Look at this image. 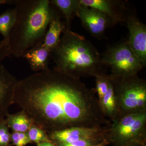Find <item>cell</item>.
<instances>
[{"mask_svg": "<svg viewBox=\"0 0 146 146\" xmlns=\"http://www.w3.org/2000/svg\"><path fill=\"white\" fill-rule=\"evenodd\" d=\"M81 5L96 9L108 16L115 24L125 20L123 5L119 1L110 0H79Z\"/></svg>", "mask_w": 146, "mask_h": 146, "instance_id": "obj_11", "label": "cell"}, {"mask_svg": "<svg viewBox=\"0 0 146 146\" xmlns=\"http://www.w3.org/2000/svg\"><path fill=\"white\" fill-rule=\"evenodd\" d=\"M23 58L28 62L33 71L36 72L48 70L51 53L45 47L43 43L33 47L28 50Z\"/></svg>", "mask_w": 146, "mask_h": 146, "instance_id": "obj_12", "label": "cell"}, {"mask_svg": "<svg viewBox=\"0 0 146 146\" xmlns=\"http://www.w3.org/2000/svg\"><path fill=\"white\" fill-rule=\"evenodd\" d=\"M18 80L0 62V121L9 114L13 104V96Z\"/></svg>", "mask_w": 146, "mask_h": 146, "instance_id": "obj_10", "label": "cell"}, {"mask_svg": "<svg viewBox=\"0 0 146 146\" xmlns=\"http://www.w3.org/2000/svg\"><path fill=\"white\" fill-rule=\"evenodd\" d=\"M109 78L107 92L99 102L101 109L105 117L112 123L119 118L120 116L114 84L110 75Z\"/></svg>", "mask_w": 146, "mask_h": 146, "instance_id": "obj_13", "label": "cell"}, {"mask_svg": "<svg viewBox=\"0 0 146 146\" xmlns=\"http://www.w3.org/2000/svg\"><path fill=\"white\" fill-rule=\"evenodd\" d=\"M96 93L99 100H101L106 94L109 82V75L105 73L100 74L95 77Z\"/></svg>", "mask_w": 146, "mask_h": 146, "instance_id": "obj_19", "label": "cell"}, {"mask_svg": "<svg viewBox=\"0 0 146 146\" xmlns=\"http://www.w3.org/2000/svg\"><path fill=\"white\" fill-rule=\"evenodd\" d=\"M113 84L120 117L146 110V82L138 75L118 78L110 75Z\"/></svg>", "mask_w": 146, "mask_h": 146, "instance_id": "obj_4", "label": "cell"}, {"mask_svg": "<svg viewBox=\"0 0 146 146\" xmlns=\"http://www.w3.org/2000/svg\"><path fill=\"white\" fill-rule=\"evenodd\" d=\"M127 146H146V145L139 143H134L131 144V145Z\"/></svg>", "mask_w": 146, "mask_h": 146, "instance_id": "obj_26", "label": "cell"}, {"mask_svg": "<svg viewBox=\"0 0 146 146\" xmlns=\"http://www.w3.org/2000/svg\"><path fill=\"white\" fill-rule=\"evenodd\" d=\"M11 56L9 44L4 40L0 41V62Z\"/></svg>", "mask_w": 146, "mask_h": 146, "instance_id": "obj_23", "label": "cell"}, {"mask_svg": "<svg viewBox=\"0 0 146 146\" xmlns=\"http://www.w3.org/2000/svg\"><path fill=\"white\" fill-rule=\"evenodd\" d=\"M107 138L113 146L146 145V110L123 116L111 123Z\"/></svg>", "mask_w": 146, "mask_h": 146, "instance_id": "obj_5", "label": "cell"}, {"mask_svg": "<svg viewBox=\"0 0 146 146\" xmlns=\"http://www.w3.org/2000/svg\"></svg>", "mask_w": 146, "mask_h": 146, "instance_id": "obj_27", "label": "cell"}, {"mask_svg": "<svg viewBox=\"0 0 146 146\" xmlns=\"http://www.w3.org/2000/svg\"><path fill=\"white\" fill-rule=\"evenodd\" d=\"M37 146H56L52 141L45 142L37 144Z\"/></svg>", "mask_w": 146, "mask_h": 146, "instance_id": "obj_25", "label": "cell"}, {"mask_svg": "<svg viewBox=\"0 0 146 146\" xmlns=\"http://www.w3.org/2000/svg\"><path fill=\"white\" fill-rule=\"evenodd\" d=\"M109 144H110L109 141H108V138H106V139H105L103 141L98 142V143H96L92 144V145L88 146H107Z\"/></svg>", "mask_w": 146, "mask_h": 146, "instance_id": "obj_24", "label": "cell"}, {"mask_svg": "<svg viewBox=\"0 0 146 146\" xmlns=\"http://www.w3.org/2000/svg\"><path fill=\"white\" fill-rule=\"evenodd\" d=\"M53 70L79 79L105 73L101 55L90 41L65 30L57 46L51 52Z\"/></svg>", "mask_w": 146, "mask_h": 146, "instance_id": "obj_3", "label": "cell"}, {"mask_svg": "<svg viewBox=\"0 0 146 146\" xmlns=\"http://www.w3.org/2000/svg\"><path fill=\"white\" fill-rule=\"evenodd\" d=\"M11 145L16 146H25L31 143L27 133L14 132L11 133Z\"/></svg>", "mask_w": 146, "mask_h": 146, "instance_id": "obj_21", "label": "cell"}, {"mask_svg": "<svg viewBox=\"0 0 146 146\" xmlns=\"http://www.w3.org/2000/svg\"><path fill=\"white\" fill-rule=\"evenodd\" d=\"M16 17L14 8L9 9L0 14V33L3 37V40L8 44L11 33L16 23Z\"/></svg>", "mask_w": 146, "mask_h": 146, "instance_id": "obj_17", "label": "cell"}, {"mask_svg": "<svg viewBox=\"0 0 146 146\" xmlns=\"http://www.w3.org/2000/svg\"><path fill=\"white\" fill-rule=\"evenodd\" d=\"M65 30V24L60 15L51 20L43 40V44L51 53L60 42L61 34Z\"/></svg>", "mask_w": 146, "mask_h": 146, "instance_id": "obj_14", "label": "cell"}, {"mask_svg": "<svg viewBox=\"0 0 146 146\" xmlns=\"http://www.w3.org/2000/svg\"><path fill=\"white\" fill-rule=\"evenodd\" d=\"M32 143L37 144L45 142L52 141L48 133L42 128L33 124L27 132Z\"/></svg>", "mask_w": 146, "mask_h": 146, "instance_id": "obj_18", "label": "cell"}, {"mask_svg": "<svg viewBox=\"0 0 146 146\" xmlns=\"http://www.w3.org/2000/svg\"><path fill=\"white\" fill-rule=\"evenodd\" d=\"M127 26L129 31V44L141 63L146 65V27L134 16L126 18Z\"/></svg>", "mask_w": 146, "mask_h": 146, "instance_id": "obj_9", "label": "cell"}, {"mask_svg": "<svg viewBox=\"0 0 146 146\" xmlns=\"http://www.w3.org/2000/svg\"><path fill=\"white\" fill-rule=\"evenodd\" d=\"M76 16L81 20L84 27L99 39L104 35L108 28L115 24L101 11L85 6L80 5Z\"/></svg>", "mask_w": 146, "mask_h": 146, "instance_id": "obj_8", "label": "cell"}, {"mask_svg": "<svg viewBox=\"0 0 146 146\" xmlns=\"http://www.w3.org/2000/svg\"><path fill=\"white\" fill-rule=\"evenodd\" d=\"M110 127H72L48 133L55 145L68 144L96 137H107Z\"/></svg>", "mask_w": 146, "mask_h": 146, "instance_id": "obj_7", "label": "cell"}, {"mask_svg": "<svg viewBox=\"0 0 146 146\" xmlns=\"http://www.w3.org/2000/svg\"><path fill=\"white\" fill-rule=\"evenodd\" d=\"M106 138H107V137H96V138L83 139V140H80V141L70 143L60 144V145H56V146H88L103 141Z\"/></svg>", "mask_w": 146, "mask_h": 146, "instance_id": "obj_22", "label": "cell"}, {"mask_svg": "<svg viewBox=\"0 0 146 146\" xmlns=\"http://www.w3.org/2000/svg\"><path fill=\"white\" fill-rule=\"evenodd\" d=\"M5 119L0 121V146H11V133Z\"/></svg>", "mask_w": 146, "mask_h": 146, "instance_id": "obj_20", "label": "cell"}, {"mask_svg": "<svg viewBox=\"0 0 146 146\" xmlns=\"http://www.w3.org/2000/svg\"><path fill=\"white\" fill-rule=\"evenodd\" d=\"M16 23L9 36L11 56L23 58L43 43L50 22L60 15L49 0H14Z\"/></svg>", "mask_w": 146, "mask_h": 146, "instance_id": "obj_2", "label": "cell"}, {"mask_svg": "<svg viewBox=\"0 0 146 146\" xmlns=\"http://www.w3.org/2000/svg\"><path fill=\"white\" fill-rule=\"evenodd\" d=\"M50 3L64 17L65 30H71L72 20L81 5L79 0H51Z\"/></svg>", "mask_w": 146, "mask_h": 146, "instance_id": "obj_15", "label": "cell"}, {"mask_svg": "<svg viewBox=\"0 0 146 146\" xmlns=\"http://www.w3.org/2000/svg\"><path fill=\"white\" fill-rule=\"evenodd\" d=\"M13 104L48 133L72 127H108L96 90L80 79L55 70L36 72L16 84Z\"/></svg>", "mask_w": 146, "mask_h": 146, "instance_id": "obj_1", "label": "cell"}, {"mask_svg": "<svg viewBox=\"0 0 146 146\" xmlns=\"http://www.w3.org/2000/svg\"><path fill=\"white\" fill-rule=\"evenodd\" d=\"M5 119L9 128L14 132L27 133L34 124L32 120L22 110L15 114L9 113Z\"/></svg>", "mask_w": 146, "mask_h": 146, "instance_id": "obj_16", "label": "cell"}, {"mask_svg": "<svg viewBox=\"0 0 146 146\" xmlns=\"http://www.w3.org/2000/svg\"><path fill=\"white\" fill-rule=\"evenodd\" d=\"M101 58L104 65L110 68V75L113 77L122 78L138 75L144 68L127 41L108 47Z\"/></svg>", "mask_w": 146, "mask_h": 146, "instance_id": "obj_6", "label": "cell"}]
</instances>
